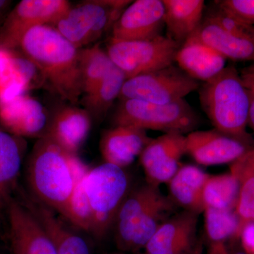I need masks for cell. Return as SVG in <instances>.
<instances>
[{
    "label": "cell",
    "instance_id": "17",
    "mask_svg": "<svg viewBox=\"0 0 254 254\" xmlns=\"http://www.w3.org/2000/svg\"><path fill=\"white\" fill-rule=\"evenodd\" d=\"M151 139L145 130L116 125L102 135L100 153L105 163L124 169L140 157Z\"/></svg>",
    "mask_w": 254,
    "mask_h": 254
},
{
    "label": "cell",
    "instance_id": "11",
    "mask_svg": "<svg viewBox=\"0 0 254 254\" xmlns=\"http://www.w3.org/2000/svg\"><path fill=\"white\" fill-rule=\"evenodd\" d=\"M5 215L11 254H58L44 229L22 202L11 198Z\"/></svg>",
    "mask_w": 254,
    "mask_h": 254
},
{
    "label": "cell",
    "instance_id": "24",
    "mask_svg": "<svg viewBox=\"0 0 254 254\" xmlns=\"http://www.w3.org/2000/svg\"><path fill=\"white\" fill-rule=\"evenodd\" d=\"M203 213L208 254H228L225 242L240 231V220L236 212L205 208Z\"/></svg>",
    "mask_w": 254,
    "mask_h": 254
},
{
    "label": "cell",
    "instance_id": "37",
    "mask_svg": "<svg viewBox=\"0 0 254 254\" xmlns=\"http://www.w3.org/2000/svg\"><path fill=\"white\" fill-rule=\"evenodd\" d=\"M250 38L252 41L254 43V26L252 28V29H251Z\"/></svg>",
    "mask_w": 254,
    "mask_h": 254
},
{
    "label": "cell",
    "instance_id": "27",
    "mask_svg": "<svg viewBox=\"0 0 254 254\" xmlns=\"http://www.w3.org/2000/svg\"><path fill=\"white\" fill-rule=\"evenodd\" d=\"M247 153L232 163L230 168V173L236 177L240 185L238 200L235 208L240 220V233L244 225L254 222V169L251 165Z\"/></svg>",
    "mask_w": 254,
    "mask_h": 254
},
{
    "label": "cell",
    "instance_id": "30",
    "mask_svg": "<svg viewBox=\"0 0 254 254\" xmlns=\"http://www.w3.org/2000/svg\"><path fill=\"white\" fill-rule=\"evenodd\" d=\"M217 8L239 21L254 25V0L215 1Z\"/></svg>",
    "mask_w": 254,
    "mask_h": 254
},
{
    "label": "cell",
    "instance_id": "23",
    "mask_svg": "<svg viewBox=\"0 0 254 254\" xmlns=\"http://www.w3.org/2000/svg\"><path fill=\"white\" fill-rule=\"evenodd\" d=\"M22 158L21 142L0 125V218L13 198Z\"/></svg>",
    "mask_w": 254,
    "mask_h": 254
},
{
    "label": "cell",
    "instance_id": "7",
    "mask_svg": "<svg viewBox=\"0 0 254 254\" xmlns=\"http://www.w3.org/2000/svg\"><path fill=\"white\" fill-rule=\"evenodd\" d=\"M128 0H90L71 6L54 27L78 50L111 31Z\"/></svg>",
    "mask_w": 254,
    "mask_h": 254
},
{
    "label": "cell",
    "instance_id": "4",
    "mask_svg": "<svg viewBox=\"0 0 254 254\" xmlns=\"http://www.w3.org/2000/svg\"><path fill=\"white\" fill-rule=\"evenodd\" d=\"M175 205L158 186L148 182L130 190L114 224L118 248L127 252L144 249L160 225L171 215Z\"/></svg>",
    "mask_w": 254,
    "mask_h": 254
},
{
    "label": "cell",
    "instance_id": "33",
    "mask_svg": "<svg viewBox=\"0 0 254 254\" xmlns=\"http://www.w3.org/2000/svg\"><path fill=\"white\" fill-rule=\"evenodd\" d=\"M250 108L249 113L248 126H250L254 133V92L250 91Z\"/></svg>",
    "mask_w": 254,
    "mask_h": 254
},
{
    "label": "cell",
    "instance_id": "22",
    "mask_svg": "<svg viewBox=\"0 0 254 254\" xmlns=\"http://www.w3.org/2000/svg\"><path fill=\"white\" fill-rule=\"evenodd\" d=\"M193 36L217 50L227 60L254 63V43L230 33L208 18H203Z\"/></svg>",
    "mask_w": 254,
    "mask_h": 254
},
{
    "label": "cell",
    "instance_id": "29",
    "mask_svg": "<svg viewBox=\"0 0 254 254\" xmlns=\"http://www.w3.org/2000/svg\"><path fill=\"white\" fill-rule=\"evenodd\" d=\"M83 180L76 184L75 187L70 198L67 213L65 219L78 228L91 233L93 216L91 207L83 188Z\"/></svg>",
    "mask_w": 254,
    "mask_h": 254
},
{
    "label": "cell",
    "instance_id": "31",
    "mask_svg": "<svg viewBox=\"0 0 254 254\" xmlns=\"http://www.w3.org/2000/svg\"><path fill=\"white\" fill-rule=\"evenodd\" d=\"M242 244L248 254H254V222L246 224L241 230Z\"/></svg>",
    "mask_w": 254,
    "mask_h": 254
},
{
    "label": "cell",
    "instance_id": "36",
    "mask_svg": "<svg viewBox=\"0 0 254 254\" xmlns=\"http://www.w3.org/2000/svg\"><path fill=\"white\" fill-rule=\"evenodd\" d=\"M247 155L248 157L249 160H250L251 165H252V166L254 169V148L249 150L247 153Z\"/></svg>",
    "mask_w": 254,
    "mask_h": 254
},
{
    "label": "cell",
    "instance_id": "25",
    "mask_svg": "<svg viewBox=\"0 0 254 254\" xmlns=\"http://www.w3.org/2000/svg\"><path fill=\"white\" fill-rule=\"evenodd\" d=\"M127 77L125 73L113 65L109 72L89 94L84 95L85 109L92 118H104L115 100L120 97Z\"/></svg>",
    "mask_w": 254,
    "mask_h": 254
},
{
    "label": "cell",
    "instance_id": "8",
    "mask_svg": "<svg viewBox=\"0 0 254 254\" xmlns=\"http://www.w3.org/2000/svg\"><path fill=\"white\" fill-rule=\"evenodd\" d=\"M182 45L162 35L147 40L120 41L110 38L107 53L127 79L175 64Z\"/></svg>",
    "mask_w": 254,
    "mask_h": 254
},
{
    "label": "cell",
    "instance_id": "16",
    "mask_svg": "<svg viewBox=\"0 0 254 254\" xmlns=\"http://www.w3.org/2000/svg\"><path fill=\"white\" fill-rule=\"evenodd\" d=\"M0 120L17 136H44L50 120L45 107L38 100L21 95L0 103Z\"/></svg>",
    "mask_w": 254,
    "mask_h": 254
},
{
    "label": "cell",
    "instance_id": "2",
    "mask_svg": "<svg viewBox=\"0 0 254 254\" xmlns=\"http://www.w3.org/2000/svg\"><path fill=\"white\" fill-rule=\"evenodd\" d=\"M76 157L45 134L35 143L28 160L26 179L30 194L64 218L77 184Z\"/></svg>",
    "mask_w": 254,
    "mask_h": 254
},
{
    "label": "cell",
    "instance_id": "18",
    "mask_svg": "<svg viewBox=\"0 0 254 254\" xmlns=\"http://www.w3.org/2000/svg\"><path fill=\"white\" fill-rule=\"evenodd\" d=\"M91 126L92 117L85 108L67 105L55 111L46 134L68 153L76 155L88 138Z\"/></svg>",
    "mask_w": 254,
    "mask_h": 254
},
{
    "label": "cell",
    "instance_id": "12",
    "mask_svg": "<svg viewBox=\"0 0 254 254\" xmlns=\"http://www.w3.org/2000/svg\"><path fill=\"white\" fill-rule=\"evenodd\" d=\"M186 153L185 135L168 133L152 138L140 155L148 183L158 187L168 184L181 167L180 160Z\"/></svg>",
    "mask_w": 254,
    "mask_h": 254
},
{
    "label": "cell",
    "instance_id": "28",
    "mask_svg": "<svg viewBox=\"0 0 254 254\" xmlns=\"http://www.w3.org/2000/svg\"><path fill=\"white\" fill-rule=\"evenodd\" d=\"M114 64L99 44L79 50V66L83 94H89L105 78Z\"/></svg>",
    "mask_w": 254,
    "mask_h": 254
},
{
    "label": "cell",
    "instance_id": "20",
    "mask_svg": "<svg viewBox=\"0 0 254 254\" xmlns=\"http://www.w3.org/2000/svg\"><path fill=\"white\" fill-rule=\"evenodd\" d=\"M163 2L167 36L182 45L194 34L203 22L204 1L163 0Z\"/></svg>",
    "mask_w": 254,
    "mask_h": 254
},
{
    "label": "cell",
    "instance_id": "34",
    "mask_svg": "<svg viewBox=\"0 0 254 254\" xmlns=\"http://www.w3.org/2000/svg\"><path fill=\"white\" fill-rule=\"evenodd\" d=\"M12 1L9 0H0V20H4L6 15Z\"/></svg>",
    "mask_w": 254,
    "mask_h": 254
},
{
    "label": "cell",
    "instance_id": "13",
    "mask_svg": "<svg viewBox=\"0 0 254 254\" xmlns=\"http://www.w3.org/2000/svg\"><path fill=\"white\" fill-rule=\"evenodd\" d=\"M165 17L163 0H136L117 20L111 38L120 41L147 40L160 36Z\"/></svg>",
    "mask_w": 254,
    "mask_h": 254
},
{
    "label": "cell",
    "instance_id": "3",
    "mask_svg": "<svg viewBox=\"0 0 254 254\" xmlns=\"http://www.w3.org/2000/svg\"><path fill=\"white\" fill-rule=\"evenodd\" d=\"M200 104L215 129L254 148L247 131L250 97L240 71L228 64L199 88Z\"/></svg>",
    "mask_w": 254,
    "mask_h": 254
},
{
    "label": "cell",
    "instance_id": "39",
    "mask_svg": "<svg viewBox=\"0 0 254 254\" xmlns=\"http://www.w3.org/2000/svg\"><path fill=\"white\" fill-rule=\"evenodd\" d=\"M4 20H0V26H1V24H2V23L4 22Z\"/></svg>",
    "mask_w": 254,
    "mask_h": 254
},
{
    "label": "cell",
    "instance_id": "35",
    "mask_svg": "<svg viewBox=\"0 0 254 254\" xmlns=\"http://www.w3.org/2000/svg\"><path fill=\"white\" fill-rule=\"evenodd\" d=\"M190 254H203V245L202 240L197 241L194 248Z\"/></svg>",
    "mask_w": 254,
    "mask_h": 254
},
{
    "label": "cell",
    "instance_id": "38",
    "mask_svg": "<svg viewBox=\"0 0 254 254\" xmlns=\"http://www.w3.org/2000/svg\"><path fill=\"white\" fill-rule=\"evenodd\" d=\"M234 254H247V252H237V253H235Z\"/></svg>",
    "mask_w": 254,
    "mask_h": 254
},
{
    "label": "cell",
    "instance_id": "6",
    "mask_svg": "<svg viewBox=\"0 0 254 254\" xmlns=\"http://www.w3.org/2000/svg\"><path fill=\"white\" fill-rule=\"evenodd\" d=\"M116 125L185 135L195 131L200 118L186 100L155 104L139 100H121L114 115Z\"/></svg>",
    "mask_w": 254,
    "mask_h": 254
},
{
    "label": "cell",
    "instance_id": "14",
    "mask_svg": "<svg viewBox=\"0 0 254 254\" xmlns=\"http://www.w3.org/2000/svg\"><path fill=\"white\" fill-rule=\"evenodd\" d=\"M187 153L200 165L233 163L254 148L218 130H195L186 136Z\"/></svg>",
    "mask_w": 254,
    "mask_h": 254
},
{
    "label": "cell",
    "instance_id": "19",
    "mask_svg": "<svg viewBox=\"0 0 254 254\" xmlns=\"http://www.w3.org/2000/svg\"><path fill=\"white\" fill-rule=\"evenodd\" d=\"M227 60L217 50L192 36L180 47L175 63L193 79L205 82L227 66Z\"/></svg>",
    "mask_w": 254,
    "mask_h": 254
},
{
    "label": "cell",
    "instance_id": "9",
    "mask_svg": "<svg viewBox=\"0 0 254 254\" xmlns=\"http://www.w3.org/2000/svg\"><path fill=\"white\" fill-rule=\"evenodd\" d=\"M199 88V82L173 64L128 78L124 83L119 98L168 104L185 99L187 95Z\"/></svg>",
    "mask_w": 254,
    "mask_h": 254
},
{
    "label": "cell",
    "instance_id": "15",
    "mask_svg": "<svg viewBox=\"0 0 254 254\" xmlns=\"http://www.w3.org/2000/svg\"><path fill=\"white\" fill-rule=\"evenodd\" d=\"M198 214L184 210L160 225L144 247V254H190L197 239Z\"/></svg>",
    "mask_w": 254,
    "mask_h": 254
},
{
    "label": "cell",
    "instance_id": "32",
    "mask_svg": "<svg viewBox=\"0 0 254 254\" xmlns=\"http://www.w3.org/2000/svg\"><path fill=\"white\" fill-rule=\"evenodd\" d=\"M240 73L246 88L254 92V63L242 68Z\"/></svg>",
    "mask_w": 254,
    "mask_h": 254
},
{
    "label": "cell",
    "instance_id": "21",
    "mask_svg": "<svg viewBox=\"0 0 254 254\" xmlns=\"http://www.w3.org/2000/svg\"><path fill=\"white\" fill-rule=\"evenodd\" d=\"M210 175L191 165H181L169 182L171 199L187 211L197 214L205 210L203 191Z\"/></svg>",
    "mask_w": 254,
    "mask_h": 254
},
{
    "label": "cell",
    "instance_id": "5",
    "mask_svg": "<svg viewBox=\"0 0 254 254\" xmlns=\"http://www.w3.org/2000/svg\"><path fill=\"white\" fill-rule=\"evenodd\" d=\"M83 188L93 216L91 233L102 239L113 228L130 190V180L123 168L105 163L89 170Z\"/></svg>",
    "mask_w": 254,
    "mask_h": 254
},
{
    "label": "cell",
    "instance_id": "10",
    "mask_svg": "<svg viewBox=\"0 0 254 254\" xmlns=\"http://www.w3.org/2000/svg\"><path fill=\"white\" fill-rule=\"evenodd\" d=\"M66 0H22L11 10L0 26V50L19 47L28 31L43 25L54 26L71 8Z\"/></svg>",
    "mask_w": 254,
    "mask_h": 254
},
{
    "label": "cell",
    "instance_id": "26",
    "mask_svg": "<svg viewBox=\"0 0 254 254\" xmlns=\"http://www.w3.org/2000/svg\"><path fill=\"white\" fill-rule=\"evenodd\" d=\"M240 185L235 175L230 174L210 175L205 182L203 200L205 208L220 210H235Z\"/></svg>",
    "mask_w": 254,
    "mask_h": 254
},
{
    "label": "cell",
    "instance_id": "1",
    "mask_svg": "<svg viewBox=\"0 0 254 254\" xmlns=\"http://www.w3.org/2000/svg\"><path fill=\"white\" fill-rule=\"evenodd\" d=\"M18 48L63 99L77 103L83 94L80 50L51 25L32 28Z\"/></svg>",
    "mask_w": 254,
    "mask_h": 254
}]
</instances>
